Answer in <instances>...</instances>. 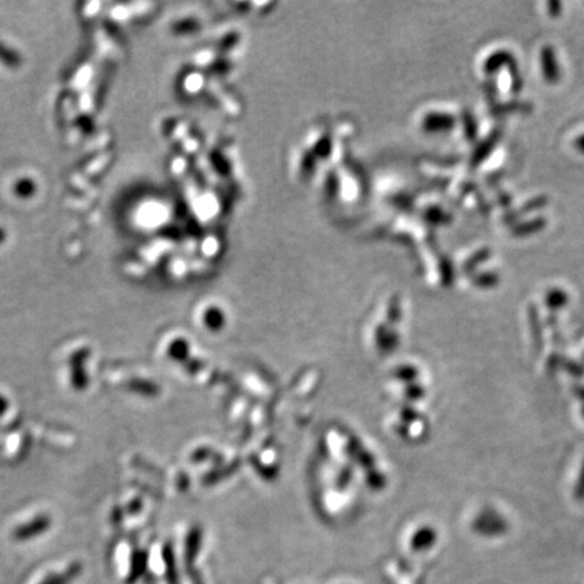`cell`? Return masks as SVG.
Returning <instances> with one entry per match:
<instances>
[{"label": "cell", "instance_id": "1", "mask_svg": "<svg viewBox=\"0 0 584 584\" xmlns=\"http://www.w3.org/2000/svg\"><path fill=\"white\" fill-rule=\"evenodd\" d=\"M47 526H49V518H46V517L36 518V521H33V522H30L27 525L20 526L17 529V532H15V537L20 539V540L34 537V536H37V534L45 532V529Z\"/></svg>", "mask_w": 584, "mask_h": 584}, {"label": "cell", "instance_id": "2", "mask_svg": "<svg viewBox=\"0 0 584 584\" xmlns=\"http://www.w3.org/2000/svg\"><path fill=\"white\" fill-rule=\"evenodd\" d=\"M77 571H79V568H77V565H75V567H72V568H69L68 571H64V572H61V575H56V576H50L45 583L43 584H66L76 574H77Z\"/></svg>", "mask_w": 584, "mask_h": 584}, {"label": "cell", "instance_id": "3", "mask_svg": "<svg viewBox=\"0 0 584 584\" xmlns=\"http://www.w3.org/2000/svg\"><path fill=\"white\" fill-rule=\"evenodd\" d=\"M578 147L584 151V135L582 138H581V140H579V141H578Z\"/></svg>", "mask_w": 584, "mask_h": 584}, {"label": "cell", "instance_id": "4", "mask_svg": "<svg viewBox=\"0 0 584 584\" xmlns=\"http://www.w3.org/2000/svg\"><path fill=\"white\" fill-rule=\"evenodd\" d=\"M4 399L3 398H0V411L3 410V406H4V402H3Z\"/></svg>", "mask_w": 584, "mask_h": 584}]
</instances>
